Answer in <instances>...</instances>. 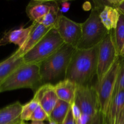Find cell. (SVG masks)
Masks as SVG:
<instances>
[{
	"label": "cell",
	"mask_w": 124,
	"mask_h": 124,
	"mask_svg": "<svg viewBox=\"0 0 124 124\" xmlns=\"http://www.w3.org/2000/svg\"><path fill=\"white\" fill-rule=\"evenodd\" d=\"M99 45L88 49H77L74 52L65 75L66 79L77 86L91 85L97 75Z\"/></svg>",
	"instance_id": "6da1fadb"
},
{
	"label": "cell",
	"mask_w": 124,
	"mask_h": 124,
	"mask_svg": "<svg viewBox=\"0 0 124 124\" xmlns=\"http://www.w3.org/2000/svg\"><path fill=\"white\" fill-rule=\"evenodd\" d=\"M76 48L64 44L55 53L39 64L43 84L55 85L65 79L67 70Z\"/></svg>",
	"instance_id": "7a4b0ae2"
},
{
	"label": "cell",
	"mask_w": 124,
	"mask_h": 124,
	"mask_svg": "<svg viewBox=\"0 0 124 124\" xmlns=\"http://www.w3.org/2000/svg\"><path fill=\"white\" fill-rule=\"evenodd\" d=\"M81 113L77 124H106L95 86H77L75 102Z\"/></svg>",
	"instance_id": "3957f363"
},
{
	"label": "cell",
	"mask_w": 124,
	"mask_h": 124,
	"mask_svg": "<svg viewBox=\"0 0 124 124\" xmlns=\"http://www.w3.org/2000/svg\"><path fill=\"white\" fill-rule=\"evenodd\" d=\"M42 85L39 65L24 63L0 83V93L21 88H30L35 93Z\"/></svg>",
	"instance_id": "277c9868"
},
{
	"label": "cell",
	"mask_w": 124,
	"mask_h": 124,
	"mask_svg": "<svg viewBox=\"0 0 124 124\" xmlns=\"http://www.w3.org/2000/svg\"><path fill=\"white\" fill-rule=\"evenodd\" d=\"M101 10L94 7L88 18L81 23L82 36L77 49H88L98 46L108 33L99 18Z\"/></svg>",
	"instance_id": "5b68a950"
},
{
	"label": "cell",
	"mask_w": 124,
	"mask_h": 124,
	"mask_svg": "<svg viewBox=\"0 0 124 124\" xmlns=\"http://www.w3.org/2000/svg\"><path fill=\"white\" fill-rule=\"evenodd\" d=\"M58 30L52 28L38 43L24 55L26 64H39L64 44Z\"/></svg>",
	"instance_id": "8992f818"
},
{
	"label": "cell",
	"mask_w": 124,
	"mask_h": 124,
	"mask_svg": "<svg viewBox=\"0 0 124 124\" xmlns=\"http://www.w3.org/2000/svg\"><path fill=\"white\" fill-rule=\"evenodd\" d=\"M119 58L116 45L114 30H111L99 44L97 82L99 84Z\"/></svg>",
	"instance_id": "52a82bcc"
},
{
	"label": "cell",
	"mask_w": 124,
	"mask_h": 124,
	"mask_svg": "<svg viewBox=\"0 0 124 124\" xmlns=\"http://www.w3.org/2000/svg\"><path fill=\"white\" fill-rule=\"evenodd\" d=\"M121 63V58L119 56L101 82L95 86L98 92L101 109L105 117L113 99Z\"/></svg>",
	"instance_id": "ba28073f"
},
{
	"label": "cell",
	"mask_w": 124,
	"mask_h": 124,
	"mask_svg": "<svg viewBox=\"0 0 124 124\" xmlns=\"http://www.w3.org/2000/svg\"><path fill=\"white\" fill-rule=\"evenodd\" d=\"M55 29L64 43L77 48L82 36V25L62 14L58 19Z\"/></svg>",
	"instance_id": "9c48e42d"
},
{
	"label": "cell",
	"mask_w": 124,
	"mask_h": 124,
	"mask_svg": "<svg viewBox=\"0 0 124 124\" xmlns=\"http://www.w3.org/2000/svg\"><path fill=\"white\" fill-rule=\"evenodd\" d=\"M34 99L38 101L40 106L50 116L55 107L58 98L54 89V85L50 84H43L34 94Z\"/></svg>",
	"instance_id": "30bf717a"
},
{
	"label": "cell",
	"mask_w": 124,
	"mask_h": 124,
	"mask_svg": "<svg viewBox=\"0 0 124 124\" xmlns=\"http://www.w3.org/2000/svg\"><path fill=\"white\" fill-rule=\"evenodd\" d=\"M32 24V29L29 34L26 42L21 48H18V51L23 56L34 46H36L39 41L52 29V28L46 27L37 22H33Z\"/></svg>",
	"instance_id": "8fae6325"
},
{
	"label": "cell",
	"mask_w": 124,
	"mask_h": 124,
	"mask_svg": "<svg viewBox=\"0 0 124 124\" xmlns=\"http://www.w3.org/2000/svg\"><path fill=\"white\" fill-rule=\"evenodd\" d=\"M32 27L33 24H31L28 27H21L6 32L0 39V46L12 43L18 46V48H21L26 42Z\"/></svg>",
	"instance_id": "7c38bea8"
},
{
	"label": "cell",
	"mask_w": 124,
	"mask_h": 124,
	"mask_svg": "<svg viewBox=\"0 0 124 124\" xmlns=\"http://www.w3.org/2000/svg\"><path fill=\"white\" fill-rule=\"evenodd\" d=\"M24 63L23 56L18 50L1 62L0 63V83Z\"/></svg>",
	"instance_id": "4fadbf2b"
},
{
	"label": "cell",
	"mask_w": 124,
	"mask_h": 124,
	"mask_svg": "<svg viewBox=\"0 0 124 124\" xmlns=\"http://www.w3.org/2000/svg\"><path fill=\"white\" fill-rule=\"evenodd\" d=\"M124 108V91L117 92L113 98L106 116V124H118L120 116Z\"/></svg>",
	"instance_id": "5bb4252c"
},
{
	"label": "cell",
	"mask_w": 124,
	"mask_h": 124,
	"mask_svg": "<svg viewBox=\"0 0 124 124\" xmlns=\"http://www.w3.org/2000/svg\"><path fill=\"white\" fill-rule=\"evenodd\" d=\"M55 1H31L26 7L28 17L33 23L47 14Z\"/></svg>",
	"instance_id": "9a60e30c"
},
{
	"label": "cell",
	"mask_w": 124,
	"mask_h": 124,
	"mask_svg": "<svg viewBox=\"0 0 124 124\" xmlns=\"http://www.w3.org/2000/svg\"><path fill=\"white\" fill-rule=\"evenodd\" d=\"M54 89L58 99L70 104L74 103L77 85L72 81L65 79L56 84Z\"/></svg>",
	"instance_id": "2e32d148"
},
{
	"label": "cell",
	"mask_w": 124,
	"mask_h": 124,
	"mask_svg": "<svg viewBox=\"0 0 124 124\" xmlns=\"http://www.w3.org/2000/svg\"><path fill=\"white\" fill-rule=\"evenodd\" d=\"M23 105L19 101L0 109V124H13L21 121Z\"/></svg>",
	"instance_id": "e0dca14e"
},
{
	"label": "cell",
	"mask_w": 124,
	"mask_h": 124,
	"mask_svg": "<svg viewBox=\"0 0 124 124\" xmlns=\"http://www.w3.org/2000/svg\"><path fill=\"white\" fill-rule=\"evenodd\" d=\"M120 11L111 6H105L101 10L99 18L108 31L115 30L120 17Z\"/></svg>",
	"instance_id": "ac0fdd59"
},
{
	"label": "cell",
	"mask_w": 124,
	"mask_h": 124,
	"mask_svg": "<svg viewBox=\"0 0 124 124\" xmlns=\"http://www.w3.org/2000/svg\"><path fill=\"white\" fill-rule=\"evenodd\" d=\"M71 106V104L58 99L55 107L50 115L49 120H52L58 124H62L66 119Z\"/></svg>",
	"instance_id": "d6986e66"
},
{
	"label": "cell",
	"mask_w": 124,
	"mask_h": 124,
	"mask_svg": "<svg viewBox=\"0 0 124 124\" xmlns=\"http://www.w3.org/2000/svg\"><path fill=\"white\" fill-rule=\"evenodd\" d=\"M61 15L62 13L60 12V6L56 1L47 14L35 22L42 24L46 27L55 28Z\"/></svg>",
	"instance_id": "ffe728a7"
},
{
	"label": "cell",
	"mask_w": 124,
	"mask_h": 124,
	"mask_svg": "<svg viewBox=\"0 0 124 124\" xmlns=\"http://www.w3.org/2000/svg\"><path fill=\"white\" fill-rule=\"evenodd\" d=\"M120 17L115 32V39L119 54L124 44V13L120 11Z\"/></svg>",
	"instance_id": "44dd1931"
},
{
	"label": "cell",
	"mask_w": 124,
	"mask_h": 124,
	"mask_svg": "<svg viewBox=\"0 0 124 124\" xmlns=\"http://www.w3.org/2000/svg\"><path fill=\"white\" fill-rule=\"evenodd\" d=\"M39 105V104L38 101L33 98L29 102L23 105V108H22L20 116L21 120L23 122L30 121V117Z\"/></svg>",
	"instance_id": "7402d4cb"
},
{
	"label": "cell",
	"mask_w": 124,
	"mask_h": 124,
	"mask_svg": "<svg viewBox=\"0 0 124 124\" xmlns=\"http://www.w3.org/2000/svg\"><path fill=\"white\" fill-rule=\"evenodd\" d=\"M121 90L124 91V58H121V67L117 75L113 98L117 92Z\"/></svg>",
	"instance_id": "603a6c76"
},
{
	"label": "cell",
	"mask_w": 124,
	"mask_h": 124,
	"mask_svg": "<svg viewBox=\"0 0 124 124\" xmlns=\"http://www.w3.org/2000/svg\"><path fill=\"white\" fill-rule=\"evenodd\" d=\"M48 120H49V116L39 105L36 108L30 118V121H31L43 122L44 121H48Z\"/></svg>",
	"instance_id": "cb8c5ba5"
},
{
	"label": "cell",
	"mask_w": 124,
	"mask_h": 124,
	"mask_svg": "<svg viewBox=\"0 0 124 124\" xmlns=\"http://www.w3.org/2000/svg\"><path fill=\"white\" fill-rule=\"evenodd\" d=\"M71 107L74 118H75V120L76 121V122H77L80 119V118H81V111H80L79 107L75 104V102L73 103V104H71Z\"/></svg>",
	"instance_id": "d4e9b609"
},
{
	"label": "cell",
	"mask_w": 124,
	"mask_h": 124,
	"mask_svg": "<svg viewBox=\"0 0 124 124\" xmlns=\"http://www.w3.org/2000/svg\"><path fill=\"white\" fill-rule=\"evenodd\" d=\"M62 124H77L76 121L75 120V118H74L73 115L71 107L70 108V111H69V114H68L66 119H65V121H64V122Z\"/></svg>",
	"instance_id": "484cf974"
},
{
	"label": "cell",
	"mask_w": 124,
	"mask_h": 124,
	"mask_svg": "<svg viewBox=\"0 0 124 124\" xmlns=\"http://www.w3.org/2000/svg\"><path fill=\"white\" fill-rule=\"evenodd\" d=\"M61 6V7H60V12L61 13H65V12H68L69 9H70V4L67 1H63V2H62Z\"/></svg>",
	"instance_id": "4316f807"
},
{
	"label": "cell",
	"mask_w": 124,
	"mask_h": 124,
	"mask_svg": "<svg viewBox=\"0 0 124 124\" xmlns=\"http://www.w3.org/2000/svg\"><path fill=\"white\" fill-rule=\"evenodd\" d=\"M118 124H124V108L122 110V113H121V116H120Z\"/></svg>",
	"instance_id": "83f0119b"
},
{
	"label": "cell",
	"mask_w": 124,
	"mask_h": 124,
	"mask_svg": "<svg viewBox=\"0 0 124 124\" xmlns=\"http://www.w3.org/2000/svg\"><path fill=\"white\" fill-rule=\"evenodd\" d=\"M118 10L119 11H121V12H122V13H124V1L122 2V3L121 4V5H120V6L118 8Z\"/></svg>",
	"instance_id": "f1b7e54d"
},
{
	"label": "cell",
	"mask_w": 124,
	"mask_h": 124,
	"mask_svg": "<svg viewBox=\"0 0 124 124\" xmlns=\"http://www.w3.org/2000/svg\"><path fill=\"white\" fill-rule=\"evenodd\" d=\"M119 56L121 57V58H124V44L123 47H122V49H121V52H120Z\"/></svg>",
	"instance_id": "f546056e"
},
{
	"label": "cell",
	"mask_w": 124,
	"mask_h": 124,
	"mask_svg": "<svg viewBox=\"0 0 124 124\" xmlns=\"http://www.w3.org/2000/svg\"><path fill=\"white\" fill-rule=\"evenodd\" d=\"M30 124H45L43 122H40V121H31V123Z\"/></svg>",
	"instance_id": "4dcf8cb0"
},
{
	"label": "cell",
	"mask_w": 124,
	"mask_h": 124,
	"mask_svg": "<svg viewBox=\"0 0 124 124\" xmlns=\"http://www.w3.org/2000/svg\"><path fill=\"white\" fill-rule=\"evenodd\" d=\"M48 124H56L54 121H52V120H49V121H48Z\"/></svg>",
	"instance_id": "1f68e13d"
},
{
	"label": "cell",
	"mask_w": 124,
	"mask_h": 124,
	"mask_svg": "<svg viewBox=\"0 0 124 124\" xmlns=\"http://www.w3.org/2000/svg\"><path fill=\"white\" fill-rule=\"evenodd\" d=\"M22 121H19V122H16V123H14V124H19V123H20Z\"/></svg>",
	"instance_id": "d6a6232c"
},
{
	"label": "cell",
	"mask_w": 124,
	"mask_h": 124,
	"mask_svg": "<svg viewBox=\"0 0 124 124\" xmlns=\"http://www.w3.org/2000/svg\"><path fill=\"white\" fill-rule=\"evenodd\" d=\"M21 124H27L25 123V122H23H23H21Z\"/></svg>",
	"instance_id": "836d02e7"
},
{
	"label": "cell",
	"mask_w": 124,
	"mask_h": 124,
	"mask_svg": "<svg viewBox=\"0 0 124 124\" xmlns=\"http://www.w3.org/2000/svg\"><path fill=\"white\" fill-rule=\"evenodd\" d=\"M23 122V121H21V122H20V123H19V124H21V122Z\"/></svg>",
	"instance_id": "e575fe53"
}]
</instances>
